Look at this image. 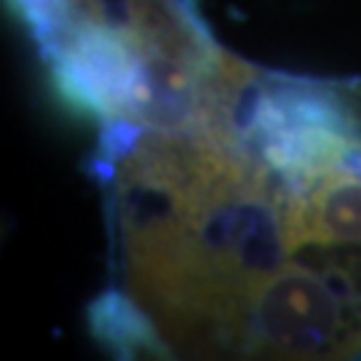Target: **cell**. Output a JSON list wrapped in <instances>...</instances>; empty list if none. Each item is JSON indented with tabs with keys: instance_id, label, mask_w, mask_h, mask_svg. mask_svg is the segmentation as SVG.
<instances>
[{
	"instance_id": "4",
	"label": "cell",
	"mask_w": 361,
	"mask_h": 361,
	"mask_svg": "<svg viewBox=\"0 0 361 361\" xmlns=\"http://www.w3.org/2000/svg\"><path fill=\"white\" fill-rule=\"evenodd\" d=\"M13 6L32 27L40 49L46 54L59 51L70 22V0H13Z\"/></svg>"
},
{
	"instance_id": "1",
	"label": "cell",
	"mask_w": 361,
	"mask_h": 361,
	"mask_svg": "<svg viewBox=\"0 0 361 361\" xmlns=\"http://www.w3.org/2000/svg\"><path fill=\"white\" fill-rule=\"evenodd\" d=\"M329 281L289 268L262 284L252 308V332L262 345L286 353L329 348L340 329V302Z\"/></svg>"
},
{
	"instance_id": "2",
	"label": "cell",
	"mask_w": 361,
	"mask_h": 361,
	"mask_svg": "<svg viewBox=\"0 0 361 361\" xmlns=\"http://www.w3.org/2000/svg\"><path fill=\"white\" fill-rule=\"evenodd\" d=\"M286 244H361V177L324 180L286 212Z\"/></svg>"
},
{
	"instance_id": "3",
	"label": "cell",
	"mask_w": 361,
	"mask_h": 361,
	"mask_svg": "<svg viewBox=\"0 0 361 361\" xmlns=\"http://www.w3.org/2000/svg\"><path fill=\"white\" fill-rule=\"evenodd\" d=\"M91 329L104 348L116 350L121 356L129 353H158L161 340L155 337L153 326L145 316L118 292L102 295L91 308Z\"/></svg>"
}]
</instances>
